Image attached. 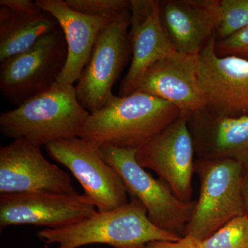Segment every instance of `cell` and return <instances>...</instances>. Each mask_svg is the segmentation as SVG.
<instances>
[{
    "label": "cell",
    "mask_w": 248,
    "mask_h": 248,
    "mask_svg": "<svg viewBox=\"0 0 248 248\" xmlns=\"http://www.w3.org/2000/svg\"><path fill=\"white\" fill-rule=\"evenodd\" d=\"M182 115L170 103L135 91L115 96L103 108L90 113L79 138L122 148L138 149Z\"/></svg>",
    "instance_id": "6da1fadb"
},
{
    "label": "cell",
    "mask_w": 248,
    "mask_h": 248,
    "mask_svg": "<svg viewBox=\"0 0 248 248\" xmlns=\"http://www.w3.org/2000/svg\"><path fill=\"white\" fill-rule=\"evenodd\" d=\"M90 112L80 104L76 86L55 83L0 116V131L35 146L80 137Z\"/></svg>",
    "instance_id": "7a4b0ae2"
},
{
    "label": "cell",
    "mask_w": 248,
    "mask_h": 248,
    "mask_svg": "<svg viewBox=\"0 0 248 248\" xmlns=\"http://www.w3.org/2000/svg\"><path fill=\"white\" fill-rule=\"evenodd\" d=\"M37 236L55 248H78L106 244L115 248H140L155 241H178L182 237L155 226L140 201L108 211L99 212L84 221L60 229L42 230Z\"/></svg>",
    "instance_id": "3957f363"
},
{
    "label": "cell",
    "mask_w": 248,
    "mask_h": 248,
    "mask_svg": "<svg viewBox=\"0 0 248 248\" xmlns=\"http://www.w3.org/2000/svg\"><path fill=\"white\" fill-rule=\"evenodd\" d=\"M244 168L232 159H208L201 163L200 197L184 236L203 241L228 222L246 215Z\"/></svg>",
    "instance_id": "277c9868"
},
{
    "label": "cell",
    "mask_w": 248,
    "mask_h": 248,
    "mask_svg": "<svg viewBox=\"0 0 248 248\" xmlns=\"http://www.w3.org/2000/svg\"><path fill=\"white\" fill-rule=\"evenodd\" d=\"M100 151L104 159L120 174L128 193L146 209L150 220L155 226L184 236L196 202L179 200L166 183L147 172L137 161V149L103 144Z\"/></svg>",
    "instance_id": "5b68a950"
},
{
    "label": "cell",
    "mask_w": 248,
    "mask_h": 248,
    "mask_svg": "<svg viewBox=\"0 0 248 248\" xmlns=\"http://www.w3.org/2000/svg\"><path fill=\"white\" fill-rule=\"evenodd\" d=\"M67 45L61 28L42 37L32 48L1 62L0 92L19 106L57 82L67 60Z\"/></svg>",
    "instance_id": "8992f818"
},
{
    "label": "cell",
    "mask_w": 248,
    "mask_h": 248,
    "mask_svg": "<svg viewBox=\"0 0 248 248\" xmlns=\"http://www.w3.org/2000/svg\"><path fill=\"white\" fill-rule=\"evenodd\" d=\"M45 147L49 156L78 179L84 195L92 201L97 211H108L128 203L123 181L103 158L100 145L75 137L52 142Z\"/></svg>",
    "instance_id": "52a82bcc"
},
{
    "label": "cell",
    "mask_w": 248,
    "mask_h": 248,
    "mask_svg": "<svg viewBox=\"0 0 248 248\" xmlns=\"http://www.w3.org/2000/svg\"><path fill=\"white\" fill-rule=\"evenodd\" d=\"M130 23V11L117 16L101 31L78 80V100L90 113L103 108L115 96L112 87L131 50Z\"/></svg>",
    "instance_id": "ba28073f"
},
{
    "label": "cell",
    "mask_w": 248,
    "mask_h": 248,
    "mask_svg": "<svg viewBox=\"0 0 248 248\" xmlns=\"http://www.w3.org/2000/svg\"><path fill=\"white\" fill-rule=\"evenodd\" d=\"M190 116L181 115L136 153L139 164L156 172L174 195L184 202H192L193 193L195 143L189 127Z\"/></svg>",
    "instance_id": "9c48e42d"
},
{
    "label": "cell",
    "mask_w": 248,
    "mask_h": 248,
    "mask_svg": "<svg viewBox=\"0 0 248 248\" xmlns=\"http://www.w3.org/2000/svg\"><path fill=\"white\" fill-rule=\"evenodd\" d=\"M213 36L197 56L198 79L207 110L228 118L248 116V61L217 56Z\"/></svg>",
    "instance_id": "30bf717a"
},
{
    "label": "cell",
    "mask_w": 248,
    "mask_h": 248,
    "mask_svg": "<svg viewBox=\"0 0 248 248\" xmlns=\"http://www.w3.org/2000/svg\"><path fill=\"white\" fill-rule=\"evenodd\" d=\"M75 194L71 177L24 139L0 148V194Z\"/></svg>",
    "instance_id": "8fae6325"
},
{
    "label": "cell",
    "mask_w": 248,
    "mask_h": 248,
    "mask_svg": "<svg viewBox=\"0 0 248 248\" xmlns=\"http://www.w3.org/2000/svg\"><path fill=\"white\" fill-rule=\"evenodd\" d=\"M84 194L31 193L0 195V228L32 225L60 229L97 213Z\"/></svg>",
    "instance_id": "7c38bea8"
},
{
    "label": "cell",
    "mask_w": 248,
    "mask_h": 248,
    "mask_svg": "<svg viewBox=\"0 0 248 248\" xmlns=\"http://www.w3.org/2000/svg\"><path fill=\"white\" fill-rule=\"evenodd\" d=\"M135 91L170 103L182 115H192L205 108L199 83L197 57L177 51L153 63L141 77Z\"/></svg>",
    "instance_id": "4fadbf2b"
},
{
    "label": "cell",
    "mask_w": 248,
    "mask_h": 248,
    "mask_svg": "<svg viewBox=\"0 0 248 248\" xmlns=\"http://www.w3.org/2000/svg\"><path fill=\"white\" fill-rule=\"evenodd\" d=\"M130 4L129 37L132 61L121 83L120 97L133 93L153 63L175 51L161 24L159 0H130Z\"/></svg>",
    "instance_id": "5bb4252c"
},
{
    "label": "cell",
    "mask_w": 248,
    "mask_h": 248,
    "mask_svg": "<svg viewBox=\"0 0 248 248\" xmlns=\"http://www.w3.org/2000/svg\"><path fill=\"white\" fill-rule=\"evenodd\" d=\"M219 0L159 1L165 33L177 53L197 57L215 35Z\"/></svg>",
    "instance_id": "9a60e30c"
},
{
    "label": "cell",
    "mask_w": 248,
    "mask_h": 248,
    "mask_svg": "<svg viewBox=\"0 0 248 248\" xmlns=\"http://www.w3.org/2000/svg\"><path fill=\"white\" fill-rule=\"evenodd\" d=\"M35 2L58 20L66 39V64L57 82L74 85L89 61L98 35L118 16H88L72 9L63 0H36Z\"/></svg>",
    "instance_id": "2e32d148"
},
{
    "label": "cell",
    "mask_w": 248,
    "mask_h": 248,
    "mask_svg": "<svg viewBox=\"0 0 248 248\" xmlns=\"http://www.w3.org/2000/svg\"><path fill=\"white\" fill-rule=\"evenodd\" d=\"M195 141L210 159H232L248 167V116L228 118L214 115L206 109L192 114Z\"/></svg>",
    "instance_id": "e0dca14e"
},
{
    "label": "cell",
    "mask_w": 248,
    "mask_h": 248,
    "mask_svg": "<svg viewBox=\"0 0 248 248\" xmlns=\"http://www.w3.org/2000/svg\"><path fill=\"white\" fill-rule=\"evenodd\" d=\"M58 20L42 10L33 14H18L0 8V62L32 48L44 36L60 29Z\"/></svg>",
    "instance_id": "ac0fdd59"
},
{
    "label": "cell",
    "mask_w": 248,
    "mask_h": 248,
    "mask_svg": "<svg viewBox=\"0 0 248 248\" xmlns=\"http://www.w3.org/2000/svg\"><path fill=\"white\" fill-rule=\"evenodd\" d=\"M248 27V0H219L216 40Z\"/></svg>",
    "instance_id": "d6986e66"
},
{
    "label": "cell",
    "mask_w": 248,
    "mask_h": 248,
    "mask_svg": "<svg viewBox=\"0 0 248 248\" xmlns=\"http://www.w3.org/2000/svg\"><path fill=\"white\" fill-rule=\"evenodd\" d=\"M201 245L203 248H248L247 214L228 222Z\"/></svg>",
    "instance_id": "ffe728a7"
},
{
    "label": "cell",
    "mask_w": 248,
    "mask_h": 248,
    "mask_svg": "<svg viewBox=\"0 0 248 248\" xmlns=\"http://www.w3.org/2000/svg\"><path fill=\"white\" fill-rule=\"evenodd\" d=\"M74 11L91 16H116L130 11L131 4L127 0H66Z\"/></svg>",
    "instance_id": "44dd1931"
},
{
    "label": "cell",
    "mask_w": 248,
    "mask_h": 248,
    "mask_svg": "<svg viewBox=\"0 0 248 248\" xmlns=\"http://www.w3.org/2000/svg\"><path fill=\"white\" fill-rule=\"evenodd\" d=\"M217 56H234L248 61V27L241 29L223 40L215 41Z\"/></svg>",
    "instance_id": "7402d4cb"
},
{
    "label": "cell",
    "mask_w": 248,
    "mask_h": 248,
    "mask_svg": "<svg viewBox=\"0 0 248 248\" xmlns=\"http://www.w3.org/2000/svg\"><path fill=\"white\" fill-rule=\"evenodd\" d=\"M140 248H203L201 241L190 236H184L178 241H155Z\"/></svg>",
    "instance_id": "603a6c76"
},
{
    "label": "cell",
    "mask_w": 248,
    "mask_h": 248,
    "mask_svg": "<svg viewBox=\"0 0 248 248\" xmlns=\"http://www.w3.org/2000/svg\"><path fill=\"white\" fill-rule=\"evenodd\" d=\"M0 5L18 14H33L42 10L31 0H1Z\"/></svg>",
    "instance_id": "cb8c5ba5"
},
{
    "label": "cell",
    "mask_w": 248,
    "mask_h": 248,
    "mask_svg": "<svg viewBox=\"0 0 248 248\" xmlns=\"http://www.w3.org/2000/svg\"><path fill=\"white\" fill-rule=\"evenodd\" d=\"M244 201L245 209H246V213L248 216V178L247 179H244Z\"/></svg>",
    "instance_id": "d4e9b609"
}]
</instances>
